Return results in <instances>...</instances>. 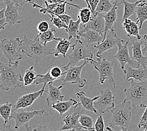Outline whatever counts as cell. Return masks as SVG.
<instances>
[{
    "mask_svg": "<svg viewBox=\"0 0 147 131\" xmlns=\"http://www.w3.org/2000/svg\"><path fill=\"white\" fill-rule=\"evenodd\" d=\"M63 1H69V0H62ZM70 1H73V0H70Z\"/></svg>",
    "mask_w": 147,
    "mask_h": 131,
    "instance_id": "54",
    "label": "cell"
},
{
    "mask_svg": "<svg viewBox=\"0 0 147 131\" xmlns=\"http://www.w3.org/2000/svg\"><path fill=\"white\" fill-rule=\"evenodd\" d=\"M72 43L69 41V40L66 39L65 38H61L59 40V42L57 45L55 49L54 52V57L59 56L60 54H61L63 58H65L66 54L69 51L70 48H72Z\"/></svg>",
    "mask_w": 147,
    "mask_h": 131,
    "instance_id": "26",
    "label": "cell"
},
{
    "mask_svg": "<svg viewBox=\"0 0 147 131\" xmlns=\"http://www.w3.org/2000/svg\"><path fill=\"white\" fill-rule=\"evenodd\" d=\"M84 1L86 2V3H87V5H88V8H89L90 9H91V7H90V5H89V1H88V0H84Z\"/></svg>",
    "mask_w": 147,
    "mask_h": 131,
    "instance_id": "51",
    "label": "cell"
},
{
    "mask_svg": "<svg viewBox=\"0 0 147 131\" xmlns=\"http://www.w3.org/2000/svg\"><path fill=\"white\" fill-rule=\"evenodd\" d=\"M0 49L7 58L9 63L19 62L23 58L22 54L21 40L18 37L15 39H5L0 41Z\"/></svg>",
    "mask_w": 147,
    "mask_h": 131,
    "instance_id": "7",
    "label": "cell"
},
{
    "mask_svg": "<svg viewBox=\"0 0 147 131\" xmlns=\"http://www.w3.org/2000/svg\"><path fill=\"white\" fill-rule=\"evenodd\" d=\"M139 131H142V130H139ZM143 131H147V129H145Z\"/></svg>",
    "mask_w": 147,
    "mask_h": 131,
    "instance_id": "56",
    "label": "cell"
},
{
    "mask_svg": "<svg viewBox=\"0 0 147 131\" xmlns=\"http://www.w3.org/2000/svg\"><path fill=\"white\" fill-rule=\"evenodd\" d=\"M106 130H108V131H116V130H113L112 128H111V127H109V126L108 127H106ZM119 131H128V128H125V127H122V130H119Z\"/></svg>",
    "mask_w": 147,
    "mask_h": 131,
    "instance_id": "48",
    "label": "cell"
},
{
    "mask_svg": "<svg viewBox=\"0 0 147 131\" xmlns=\"http://www.w3.org/2000/svg\"><path fill=\"white\" fill-rule=\"evenodd\" d=\"M6 5L5 16L7 25L13 26L22 22V17L18 13L20 6L15 5L10 0H3Z\"/></svg>",
    "mask_w": 147,
    "mask_h": 131,
    "instance_id": "16",
    "label": "cell"
},
{
    "mask_svg": "<svg viewBox=\"0 0 147 131\" xmlns=\"http://www.w3.org/2000/svg\"><path fill=\"white\" fill-rule=\"evenodd\" d=\"M18 65L19 62L7 64L0 60V90L8 91L11 88H21L23 86Z\"/></svg>",
    "mask_w": 147,
    "mask_h": 131,
    "instance_id": "1",
    "label": "cell"
},
{
    "mask_svg": "<svg viewBox=\"0 0 147 131\" xmlns=\"http://www.w3.org/2000/svg\"><path fill=\"white\" fill-rule=\"evenodd\" d=\"M42 1H43V3H45V2H47L48 1V0H42Z\"/></svg>",
    "mask_w": 147,
    "mask_h": 131,
    "instance_id": "52",
    "label": "cell"
},
{
    "mask_svg": "<svg viewBox=\"0 0 147 131\" xmlns=\"http://www.w3.org/2000/svg\"><path fill=\"white\" fill-rule=\"evenodd\" d=\"M72 52L69 56L67 63L63 67L65 71L72 66H78V63L82 60H88L90 63L94 60L92 49L85 45L81 39L76 40L75 43L72 44Z\"/></svg>",
    "mask_w": 147,
    "mask_h": 131,
    "instance_id": "5",
    "label": "cell"
},
{
    "mask_svg": "<svg viewBox=\"0 0 147 131\" xmlns=\"http://www.w3.org/2000/svg\"><path fill=\"white\" fill-rule=\"evenodd\" d=\"M55 80H57V79L53 78L51 74V71H50L49 70L47 73L45 74V75H40V76L38 77L37 79L35 81V82L33 84L37 85H39V84L43 83V85H47V84L51 82H53Z\"/></svg>",
    "mask_w": 147,
    "mask_h": 131,
    "instance_id": "36",
    "label": "cell"
},
{
    "mask_svg": "<svg viewBox=\"0 0 147 131\" xmlns=\"http://www.w3.org/2000/svg\"><path fill=\"white\" fill-rule=\"evenodd\" d=\"M138 126L139 129L143 128L144 129H147V103L145 107V110L142 115Z\"/></svg>",
    "mask_w": 147,
    "mask_h": 131,
    "instance_id": "40",
    "label": "cell"
},
{
    "mask_svg": "<svg viewBox=\"0 0 147 131\" xmlns=\"http://www.w3.org/2000/svg\"><path fill=\"white\" fill-rule=\"evenodd\" d=\"M110 112L112 113V116L109 122V127L113 129L116 126H119L128 129L132 118V106L129 100L125 98Z\"/></svg>",
    "mask_w": 147,
    "mask_h": 131,
    "instance_id": "4",
    "label": "cell"
},
{
    "mask_svg": "<svg viewBox=\"0 0 147 131\" xmlns=\"http://www.w3.org/2000/svg\"><path fill=\"white\" fill-rule=\"evenodd\" d=\"M28 1H33V0H27V1H26V2H27Z\"/></svg>",
    "mask_w": 147,
    "mask_h": 131,
    "instance_id": "55",
    "label": "cell"
},
{
    "mask_svg": "<svg viewBox=\"0 0 147 131\" xmlns=\"http://www.w3.org/2000/svg\"><path fill=\"white\" fill-rule=\"evenodd\" d=\"M89 62L84 60L81 65L72 66L66 71L65 77L62 79L63 83H71V84H76L79 88H83L87 85V79L81 78V73L84 67L88 64Z\"/></svg>",
    "mask_w": 147,
    "mask_h": 131,
    "instance_id": "11",
    "label": "cell"
},
{
    "mask_svg": "<svg viewBox=\"0 0 147 131\" xmlns=\"http://www.w3.org/2000/svg\"><path fill=\"white\" fill-rule=\"evenodd\" d=\"M142 42V44L144 46V48L142 49V52L143 54H145L147 52V34H145L143 36V39Z\"/></svg>",
    "mask_w": 147,
    "mask_h": 131,
    "instance_id": "44",
    "label": "cell"
},
{
    "mask_svg": "<svg viewBox=\"0 0 147 131\" xmlns=\"http://www.w3.org/2000/svg\"><path fill=\"white\" fill-rule=\"evenodd\" d=\"M94 128L96 131H105V122L102 114L98 115L94 124Z\"/></svg>",
    "mask_w": 147,
    "mask_h": 131,
    "instance_id": "39",
    "label": "cell"
},
{
    "mask_svg": "<svg viewBox=\"0 0 147 131\" xmlns=\"http://www.w3.org/2000/svg\"><path fill=\"white\" fill-rule=\"evenodd\" d=\"M92 11L89 8H81L79 10L78 16L81 20L82 25L88 23L92 16Z\"/></svg>",
    "mask_w": 147,
    "mask_h": 131,
    "instance_id": "35",
    "label": "cell"
},
{
    "mask_svg": "<svg viewBox=\"0 0 147 131\" xmlns=\"http://www.w3.org/2000/svg\"><path fill=\"white\" fill-rule=\"evenodd\" d=\"M79 122L84 129L91 131L95 130L94 119L91 117L86 115L84 113L82 114L79 118Z\"/></svg>",
    "mask_w": 147,
    "mask_h": 131,
    "instance_id": "34",
    "label": "cell"
},
{
    "mask_svg": "<svg viewBox=\"0 0 147 131\" xmlns=\"http://www.w3.org/2000/svg\"><path fill=\"white\" fill-rule=\"evenodd\" d=\"M131 86L124 90L126 99L131 103L133 110L138 106L145 107L147 103V79L143 81L136 82L134 79H129Z\"/></svg>",
    "mask_w": 147,
    "mask_h": 131,
    "instance_id": "3",
    "label": "cell"
},
{
    "mask_svg": "<svg viewBox=\"0 0 147 131\" xmlns=\"http://www.w3.org/2000/svg\"><path fill=\"white\" fill-rule=\"evenodd\" d=\"M25 127L26 131H34V130H33V129H32V127L30 126H29L28 123L26 124L25 125Z\"/></svg>",
    "mask_w": 147,
    "mask_h": 131,
    "instance_id": "50",
    "label": "cell"
},
{
    "mask_svg": "<svg viewBox=\"0 0 147 131\" xmlns=\"http://www.w3.org/2000/svg\"><path fill=\"white\" fill-rule=\"evenodd\" d=\"M142 41L133 40L131 49L133 50V59L138 62V64L147 68V56H143L142 49Z\"/></svg>",
    "mask_w": 147,
    "mask_h": 131,
    "instance_id": "21",
    "label": "cell"
},
{
    "mask_svg": "<svg viewBox=\"0 0 147 131\" xmlns=\"http://www.w3.org/2000/svg\"><path fill=\"white\" fill-rule=\"evenodd\" d=\"M48 15L51 19V21L52 22L53 24L56 26V27H57L59 29H62V28L65 29L67 28L68 25H67L66 23L61 19V15L52 14V13H48Z\"/></svg>",
    "mask_w": 147,
    "mask_h": 131,
    "instance_id": "37",
    "label": "cell"
},
{
    "mask_svg": "<svg viewBox=\"0 0 147 131\" xmlns=\"http://www.w3.org/2000/svg\"><path fill=\"white\" fill-rule=\"evenodd\" d=\"M50 71H51V74L53 78H54L57 79H61V80L63 79L62 78V76L63 75H65L67 73L66 71L65 72L62 73L61 69L57 66L53 67V68H52L51 69H50Z\"/></svg>",
    "mask_w": 147,
    "mask_h": 131,
    "instance_id": "38",
    "label": "cell"
},
{
    "mask_svg": "<svg viewBox=\"0 0 147 131\" xmlns=\"http://www.w3.org/2000/svg\"><path fill=\"white\" fill-rule=\"evenodd\" d=\"M60 2H64L62 1V0H48L47 3L49 4H53V3H57Z\"/></svg>",
    "mask_w": 147,
    "mask_h": 131,
    "instance_id": "49",
    "label": "cell"
},
{
    "mask_svg": "<svg viewBox=\"0 0 147 131\" xmlns=\"http://www.w3.org/2000/svg\"><path fill=\"white\" fill-rule=\"evenodd\" d=\"M139 3V0L135 3H129L126 0L123 1V5H124V13L122 18V20L129 18L130 16L133 15L136 13L137 5Z\"/></svg>",
    "mask_w": 147,
    "mask_h": 131,
    "instance_id": "32",
    "label": "cell"
},
{
    "mask_svg": "<svg viewBox=\"0 0 147 131\" xmlns=\"http://www.w3.org/2000/svg\"><path fill=\"white\" fill-rule=\"evenodd\" d=\"M115 4L111 0H100L98 6L96 9L95 13H99V14H105L109 12L111 10Z\"/></svg>",
    "mask_w": 147,
    "mask_h": 131,
    "instance_id": "33",
    "label": "cell"
},
{
    "mask_svg": "<svg viewBox=\"0 0 147 131\" xmlns=\"http://www.w3.org/2000/svg\"><path fill=\"white\" fill-rule=\"evenodd\" d=\"M99 1L100 0H88L90 7H91V9L92 15L95 14L96 9L97 6H98V5Z\"/></svg>",
    "mask_w": 147,
    "mask_h": 131,
    "instance_id": "43",
    "label": "cell"
},
{
    "mask_svg": "<svg viewBox=\"0 0 147 131\" xmlns=\"http://www.w3.org/2000/svg\"><path fill=\"white\" fill-rule=\"evenodd\" d=\"M39 76L40 74L36 73L34 69V67L32 66L30 68L25 71V75L23 77V86H27L33 85Z\"/></svg>",
    "mask_w": 147,
    "mask_h": 131,
    "instance_id": "30",
    "label": "cell"
},
{
    "mask_svg": "<svg viewBox=\"0 0 147 131\" xmlns=\"http://www.w3.org/2000/svg\"><path fill=\"white\" fill-rule=\"evenodd\" d=\"M81 23V20L79 16H78L77 21H74L72 19L71 20L67 28L65 29V32H67L69 35V40H71L73 37L76 38V40L81 39L79 36Z\"/></svg>",
    "mask_w": 147,
    "mask_h": 131,
    "instance_id": "27",
    "label": "cell"
},
{
    "mask_svg": "<svg viewBox=\"0 0 147 131\" xmlns=\"http://www.w3.org/2000/svg\"><path fill=\"white\" fill-rule=\"evenodd\" d=\"M76 130H74V129H72V130H70V131H75ZM59 131H64V130H60Z\"/></svg>",
    "mask_w": 147,
    "mask_h": 131,
    "instance_id": "53",
    "label": "cell"
},
{
    "mask_svg": "<svg viewBox=\"0 0 147 131\" xmlns=\"http://www.w3.org/2000/svg\"><path fill=\"white\" fill-rule=\"evenodd\" d=\"M136 23H138L140 30L146 20H147V0H139L136 8Z\"/></svg>",
    "mask_w": 147,
    "mask_h": 131,
    "instance_id": "25",
    "label": "cell"
},
{
    "mask_svg": "<svg viewBox=\"0 0 147 131\" xmlns=\"http://www.w3.org/2000/svg\"><path fill=\"white\" fill-rule=\"evenodd\" d=\"M56 30L54 28H52L48 30L47 31L42 33H37V35L36 37H38L40 42L44 45H47V43L51 41H55L57 42L61 39V37L56 38Z\"/></svg>",
    "mask_w": 147,
    "mask_h": 131,
    "instance_id": "29",
    "label": "cell"
},
{
    "mask_svg": "<svg viewBox=\"0 0 147 131\" xmlns=\"http://www.w3.org/2000/svg\"><path fill=\"white\" fill-rule=\"evenodd\" d=\"M13 3H14L15 5L19 6H22L24 5L25 3L26 2L27 0H10Z\"/></svg>",
    "mask_w": 147,
    "mask_h": 131,
    "instance_id": "46",
    "label": "cell"
},
{
    "mask_svg": "<svg viewBox=\"0 0 147 131\" xmlns=\"http://www.w3.org/2000/svg\"><path fill=\"white\" fill-rule=\"evenodd\" d=\"M123 28L125 30L129 37H136L137 40L142 39V36L140 34V28L138 23L134 22L131 20L126 18L123 21Z\"/></svg>",
    "mask_w": 147,
    "mask_h": 131,
    "instance_id": "24",
    "label": "cell"
},
{
    "mask_svg": "<svg viewBox=\"0 0 147 131\" xmlns=\"http://www.w3.org/2000/svg\"><path fill=\"white\" fill-rule=\"evenodd\" d=\"M45 86L46 85H43L42 88L40 90L21 96L16 101L15 105H13L12 111H16L22 109H26L31 106L38 98L43 97V93L47 92L45 90Z\"/></svg>",
    "mask_w": 147,
    "mask_h": 131,
    "instance_id": "15",
    "label": "cell"
},
{
    "mask_svg": "<svg viewBox=\"0 0 147 131\" xmlns=\"http://www.w3.org/2000/svg\"><path fill=\"white\" fill-rule=\"evenodd\" d=\"M82 29L84 30H92L98 32L104 36L105 29V20L102 14L95 13L92 15L88 23L82 25Z\"/></svg>",
    "mask_w": 147,
    "mask_h": 131,
    "instance_id": "17",
    "label": "cell"
},
{
    "mask_svg": "<svg viewBox=\"0 0 147 131\" xmlns=\"http://www.w3.org/2000/svg\"><path fill=\"white\" fill-rule=\"evenodd\" d=\"M119 42H125V40L119 37L115 32L114 29L110 30L107 33L103 41L94 46V48L98 49L96 56L100 57L104 52L112 50L115 46L118 45Z\"/></svg>",
    "mask_w": 147,
    "mask_h": 131,
    "instance_id": "12",
    "label": "cell"
},
{
    "mask_svg": "<svg viewBox=\"0 0 147 131\" xmlns=\"http://www.w3.org/2000/svg\"><path fill=\"white\" fill-rule=\"evenodd\" d=\"M86 110L83 108L81 103H78L74 106V110L71 113H69L64 119V125L61 126L60 130H67L74 129L78 131H81L83 129L79 122V118L81 115L84 114Z\"/></svg>",
    "mask_w": 147,
    "mask_h": 131,
    "instance_id": "10",
    "label": "cell"
},
{
    "mask_svg": "<svg viewBox=\"0 0 147 131\" xmlns=\"http://www.w3.org/2000/svg\"><path fill=\"white\" fill-rule=\"evenodd\" d=\"M49 90L47 91L48 93L47 98V104L49 107H52V105L61 101H63L65 96L61 93V89L63 88V85L56 87L53 85V82L48 83Z\"/></svg>",
    "mask_w": 147,
    "mask_h": 131,
    "instance_id": "19",
    "label": "cell"
},
{
    "mask_svg": "<svg viewBox=\"0 0 147 131\" xmlns=\"http://www.w3.org/2000/svg\"><path fill=\"white\" fill-rule=\"evenodd\" d=\"M12 125H6L4 120L1 119L0 117V131H13L11 129Z\"/></svg>",
    "mask_w": 147,
    "mask_h": 131,
    "instance_id": "42",
    "label": "cell"
},
{
    "mask_svg": "<svg viewBox=\"0 0 147 131\" xmlns=\"http://www.w3.org/2000/svg\"><path fill=\"white\" fill-rule=\"evenodd\" d=\"M114 61H111L103 57H97L96 60H94L91 62L92 66L98 71L99 74V81L101 84H104L106 80L109 81L110 84H113L114 89L116 88V85L114 79Z\"/></svg>",
    "mask_w": 147,
    "mask_h": 131,
    "instance_id": "6",
    "label": "cell"
},
{
    "mask_svg": "<svg viewBox=\"0 0 147 131\" xmlns=\"http://www.w3.org/2000/svg\"><path fill=\"white\" fill-rule=\"evenodd\" d=\"M112 1V3H114V4H116L118 6L121 5L122 3H123V1H125V0H111Z\"/></svg>",
    "mask_w": 147,
    "mask_h": 131,
    "instance_id": "47",
    "label": "cell"
},
{
    "mask_svg": "<svg viewBox=\"0 0 147 131\" xmlns=\"http://www.w3.org/2000/svg\"><path fill=\"white\" fill-rule=\"evenodd\" d=\"M22 52L34 59L35 64L49 55L54 54L55 49L42 43L38 37L32 40L25 35L21 40Z\"/></svg>",
    "mask_w": 147,
    "mask_h": 131,
    "instance_id": "2",
    "label": "cell"
},
{
    "mask_svg": "<svg viewBox=\"0 0 147 131\" xmlns=\"http://www.w3.org/2000/svg\"><path fill=\"white\" fill-rule=\"evenodd\" d=\"M129 42V40L126 41L125 43H123L124 42H119L117 45L118 48V52L114 56L115 58H116L119 62L120 65H121V68L123 71H124L126 64H128L134 68H137L139 66H140L138 64V62L130 58L128 50Z\"/></svg>",
    "mask_w": 147,
    "mask_h": 131,
    "instance_id": "13",
    "label": "cell"
},
{
    "mask_svg": "<svg viewBox=\"0 0 147 131\" xmlns=\"http://www.w3.org/2000/svg\"><path fill=\"white\" fill-rule=\"evenodd\" d=\"M94 106L100 114L110 112L115 107V97L110 88L103 89L101 91L99 98L94 102Z\"/></svg>",
    "mask_w": 147,
    "mask_h": 131,
    "instance_id": "9",
    "label": "cell"
},
{
    "mask_svg": "<svg viewBox=\"0 0 147 131\" xmlns=\"http://www.w3.org/2000/svg\"><path fill=\"white\" fill-rule=\"evenodd\" d=\"M0 75H1V71H0Z\"/></svg>",
    "mask_w": 147,
    "mask_h": 131,
    "instance_id": "57",
    "label": "cell"
},
{
    "mask_svg": "<svg viewBox=\"0 0 147 131\" xmlns=\"http://www.w3.org/2000/svg\"><path fill=\"white\" fill-rule=\"evenodd\" d=\"M77 104H78V102L75 99L71 98L69 101H66V102H63V101L59 102L52 105V108L57 111L60 115L62 116L65 113L68 112L71 107L75 106Z\"/></svg>",
    "mask_w": 147,
    "mask_h": 131,
    "instance_id": "28",
    "label": "cell"
},
{
    "mask_svg": "<svg viewBox=\"0 0 147 131\" xmlns=\"http://www.w3.org/2000/svg\"><path fill=\"white\" fill-rule=\"evenodd\" d=\"M50 29L49 24L46 21H42L40 22L37 25V33H44L47 31L48 30Z\"/></svg>",
    "mask_w": 147,
    "mask_h": 131,
    "instance_id": "41",
    "label": "cell"
},
{
    "mask_svg": "<svg viewBox=\"0 0 147 131\" xmlns=\"http://www.w3.org/2000/svg\"><path fill=\"white\" fill-rule=\"evenodd\" d=\"M123 72L126 76V81H128L129 79L131 78L140 81H143L147 79V68H144L142 66L134 68L127 64Z\"/></svg>",
    "mask_w": 147,
    "mask_h": 131,
    "instance_id": "18",
    "label": "cell"
},
{
    "mask_svg": "<svg viewBox=\"0 0 147 131\" xmlns=\"http://www.w3.org/2000/svg\"><path fill=\"white\" fill-rule=\"evenodd\" d=\"M118 5L115 4L113 8L108 13L102 14L105 20V29L104 39H105L107 33L110 30L113 29V26L117 21L118 18V15H117V9H118Z\"/></svg>",
    "mask_w": 147,
    "mask_h": 131,
    "instance_id": "23",
    "label": "cell"
},
{
    "mask_svg": "<svg viewBox=\"0 0 147 131\" xmlns=\"http://www.w3.org/2000/svg\"><path fill=\"white\" fill-rule=\"evenodd\" d=\"M34 131H53V130H50L46 126H43V125H40L38 126L37 127L33 129Z\"/></svg>",
    "mask_w": 147,
    "mask_h": 131,
    "instance_id": "45",
    "label": "cell"
},
{
    "mask_svg": "<svg viewBox=\"0 0 147 131\" xmlns=\"http://www.w3.org/2000/svg\"><path fill=\"white\" fill-rule=\"evenodd\" d=\"M76 96L78 97V98L80 101V103L81 104L83 108L86 110L91 111V112H94L97 115H99V113L94 106V102L99 98V96H97L91 98L87 96L86 93L84 91H80V92L76 93Z\"/></svg>",
    "mask_w": 147,
    "mask_h": 131,
    "instance_id": "22",
    "label": "cell"
},
{
    "mask_svg": "<svg viewBox=\"0 0 147 131\" xmlns=\"http://www.w3.org/2000/svg\"><path fill=\"white\" fill-rule=\"evenodd\" d=\"M43 115H49V113L45 110L29 111L25 110V109H22L12 111L9 119L15 120V129L18 130L22 126H25L35 117H42Z\"/></svg>",
    "mask_w": 147,
    "mask_h": 131,
    "instance_id": "8",
    "label": "cell"
},
{
    "mask_svg": "<svg viewBox=\"0 0 147 131\" xmlns=\"http://www.w3.org/2000/svg\"><path fill=\"white\" fill-rule=\"evenodd\" d=\"M13 104L9 102L5 103H0V117L4 120L5 124H7L12 112Z\"/></svg>",
    "mask_w": 147,
    "mask_h": 131,
    "instance_id": "31",
    "label": "cell"
},
{
    "mask_svg": "<svg viewBox=\"0 0 147 131\" xmlns=\"http://www.w3.org/2000/svg\"><path fill=\"white\" fill-rule=\"evenodd\" d=\"M30 3L33 5V7H35L36 8H39V12L42 13H52V14H55L57 15H61L65 13V6L66 5H69L71 6H74L75 7L78 8L79 9L81 8L80 6L72 4V3H69L68 1H66L64 2H60L57 3H53V4H49L47 2L45 3V5H46L45 8H43L41 5H37L36 3H34L33 1H30Z\"/></svg>",
    "mask_w": 147,
    "mask_h": 131,
    "instance_id": "14",
    "label": "cell"
},
{
    "mask_svg": "<svg viewBox=\"0 0 147 131\" xmlns=\"http://www.w3.org/2000/svg\"><path fill=\"white\" fill-rule=\"evenodd\" d=\"M79 36L80 39L81 37L84 39L82 42L86 46H89L92 43H97L98 44L104 40V36L94 30H84L82 28H80Z\"/></svg>",
    "mask_w": 147,
    "mask_h": 131,
    "instance_id": "20",
    "label": "cell"
}]
</instances>
